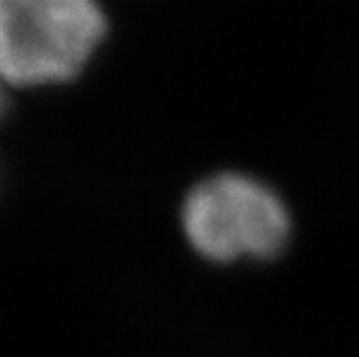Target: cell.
<instances>
[{
  "label": "cell",
  "mask_w": 359,
  "mask_h": 357,
  "mask_svg": "<svg viewBox=\"0 0 359 357\" xmlns=\"http://www.w3.org/2000/svg\"><path fill=\"white\" fill-rule=\"evenodd\" d=\"M104 33L97 0H0V79L14 86L70 81Z\"/></svg>",
  "instance_id": "1"
},
{
  "label": "cell",
  "mask_w": 359,
  "mask_h": 357,
  "mask_svg": "<svg viewBox=\"0 0 359 357\" xmlns=\"http://www.w3.org/2000/svg\"><path fill=\"white\" fill-rule=\"evenodd\" d=\"M181 220L193 248L216 262L271 257L290 237V214L278 193L236 172L197 184L183 202Z\"/></svg>",
  "instance_id": "2"
},
{
  "label": "cell",
  "mask_w": 359,
  "mask_h": 357,
  "mask_svg": "<svg viewBox=\"0 0 359 357\" xmlns=\"http://www.w3.org/2000/svg\"><path fill=\"white\" fill-rule=\"evenodd\" d=\"M3 105H5V97H3V90H0V112H3Z\"/></svg>",
  "instance_id": "3"
}]
</instances>
